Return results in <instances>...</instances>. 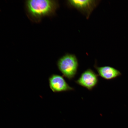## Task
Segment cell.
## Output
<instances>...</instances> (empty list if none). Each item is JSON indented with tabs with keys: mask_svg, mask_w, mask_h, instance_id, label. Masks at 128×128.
<instances>
[{
	"mask_svg": "<svg viewBox=\"0 0 128 128\" xmlns=\"http://www.w3.org/2000/svg\"><path fill=\"white\" fill-rule=\"evenodd\" d=\"M94 67L97 70L98 76L106 80L114 79L122 75L119 70L111 66L99 67L95 65Z\"/></svg>",
	"mask_w": 128,
	"mask_h": 128,
	"instance_id": "8992f818",
	"label": "cell"
},
{
	"mask_svg": "<svg viewBox=\"0 0 128 128\" xmlns=\"http://www.w3.org/2000/svg\"><path fill=\"white\" fill-rule=\"evenodd\" d=\"M97 0H70L67 4L71 7L78 10L86 16L87 18L98 4Z\"/></svg>",
	"mask_w": 128,
	"mask_h": 128,
	"instance_id": "5b68a950",
	"label": "cell"
},
{
	"mask_svg": "<svg viewBox=\"0 0 128 128\" xmlns=\"http://www.w3.org/2000/svg\"><path fill=\"white\" fill-rule=\"evenodd\" d=\"M58 7L57 1L52 0H28L25 2L26 15L35 23H39L44 17L54 15Z\"/></svg>",
	"mask_w": 128,
	"mask_h": 128,
	"instance_id": "6da1fadb",
	"label": "cell"
},
{
	"mask_svg": "<svg viewBox=\"0 0 128 128\" xmlns=\"http://www.w3.org/2000/svg\"><path fill=\"white\" fill-rule=\"evenodd\" d=\"M50 88L55 93L73 90L74 88L69 86L63 77L60 75L53 74L48 78Z\"/></svg>",
	"mask_w": 128,
	"mask_h": 128,
	"instance_id": "277c9868",
	"label": "cell"
},
{
	"mask_svg": "<svg viewBox=\"0 0 128 128\" xmlns=\"http://www.w3.org/2000/svg\"><path fill=\"white\" fill-rule=\"evenodd\" d=\"M98 75L93 70L88 68L83 72L75 82L79 85L91 90L98 84Z\"/></svg>",
	"mask_w": 128,
	"mask_h": 128,
	"instance_id": "3957f363",
	"label": "cell"
},
{
	"mask_svg": "<svg viewBox=\"0 0 128 128\" xmlns=\"http://www.w3.org/2000/svg\"><path fill=\"white\" fill-rule=\"evenodd\" d=\"M57 66L64 76L71 80L75 77L77 73L79 64L76 56L68 54L59 59Z\"/></svg>",
	"mask_w": 128,
	"mask_h": 128,
	"instance_id": "7a4b0ae2",
	"label": "cell"
}]
</instances>
